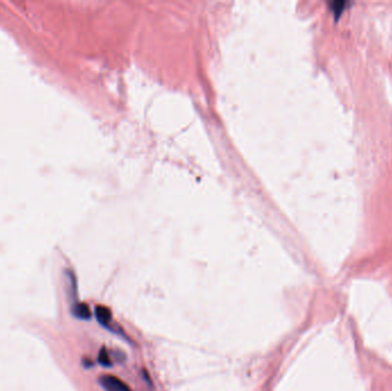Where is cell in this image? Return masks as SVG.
Wrapping results in <instances>:
<instances>
[{
	"mask_svg": "<svg viewBox=\"0 0 392 391\" xmlns=\"http://www.w3.org/2000/svg\"><path fill=\"white\" fill-rule=\"evenodd\" d=\"M101 386L107 391H131L126 383L112 375H105L100 379Z\"/></svg>",
	"mask_w": 392,
	"mask_h": 391,
	"instance_id": "cell-1",
	"label": "cell"
},
{
	"mask_svg": "<svg viewBox=\"0 0 392 391\" xmlns=\"http://www.w3.org/2000/svg\"><path fill=\"white\" fill-rule=\"evenodd\" d=\"M94 314L95 318H97L98 323L100 324L102 327H106L112 331V311L107 308V306L98 305L94 310Z\"/></svg>",
	"mask_w": 392,
	"mask_h": 391,
	"instance_id": "cell-2",
	"label": "cell"
},
{
	"mask_svg": "<svg viewBox=\"0 0 392 391\" xmlns=\"http://www.w3.org/2000/svg\"><path fill=\"white\" fill-rule=\"evenodd\" d=\"M98 363L101 365V366L104 367H112V360H111V357H109V353L107 351V349L105 348H101L100 352H99V356H98Z\"/></svg>",
	"mask_w": 392,
	"mask_h": 391,
	"instance_id": "cell-5",
	"label": "cell"
},
{
	"mask_svg": "<svg viewBox=\"0 0 392 391\" xmlns=\"http://www.w3.org/2000/svg\"><path fill=\"white\" fill-rule=\"evenodd\" d=\"M68 278V293L69 298L71 301V305L78 303V287H77V279L74 272L68 271L67 272Z\"/></svg>",
	"mask_w": 392,
	"mask_h": 391,
	"instance_id": "cell-3",
	"label": "cell"
},
{
	"mask_svg": "<svg viewBox=\"0 0 392 391\" xmlns=\"http://www.w3.org/2000/svg\"><path fill=\"white\" fill-rule=\"evenodd\" d=\"M71 313L74 314V317L77 319L80 320H90L91 316V310L89 308V305L85 304V303H76V304L71 305Z\"/></svg>",
	"mask_w": 392,
	"mask_h": 391,
	"instance_id": "cell-4",
	"label": "cell"
}]
</instances>
